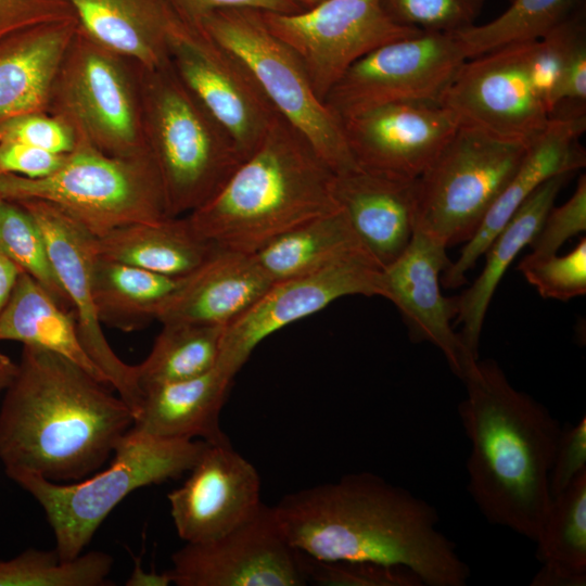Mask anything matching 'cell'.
Segmentation results:
<instances>
[{"label": "cell", "mask_w": 586, "mask_h": 586, "mask_svg": "<svg viewBox=\"0 0 586 586\" xmlns=\"http://www.w3.org/2000/svg\"><path fill=\"white\" fill-rule=\"evenodd\" d=\"M78 27L141 67L170 63L173 41L187 27L166 0H67Z\"/></svg>", "instance_id": "24"}, {"label": "cell", "mask_w": 586, "mask_h": 586, "mask_svg": "<svg viewBox=\"0 0 586 586\" xmlns=\"http://www.w3.org/2000/svg\"><path fill=\"white\" fill-rule=\"evenodd\" d=\"M458 406L471 453L468 489L485 519L536 540L552 496L549 473L561 424L517 390L494 360L473 361Z\"/></svg>", "instance_id": "3"}, {"label": "cell", "mask_w": 586, "mask_h": 586, "mask_svg": "<svg viewBox=\"0 0 586 586\" xmlns=\"http://www.w3.org/2000/svg\"><path fill=\"white\" fill-rule=\"evenodd\" d=\"M382 268L367 252L272 282L242 316L225 327L218 364L235 377L255 347L280 329L347 295L382 296Z\"/></svg>", "instance_id": "14"}, {"label": "cell", "mask_w": 586, "mask_h": 586, "mask_svg": "<svg viewBox=\"0 0 586 586\" xmlns=\"http://www.w3.org/2000/svg\"><path fill=\"white\" fill-rule=\"evenodd\" d=\"M446 246L415 231L404 253L382 269V296L393 302L410 328L415 341L434 344L460 379L476 359L466 349L451 321L458 315V296L441 292L440 277L450 265Z\"/></svg>", "instance_id": "20"}, {"label": "cell", "mask_w": 586, "mask_h": 586, "mask_svg": "<svg viewBox=\"0 0 586 586\" xmlns=\"http://www.w3.org/2000/svg\"><path fill=\"white\" fill-rule=\"evenodd\" d=\"M535 543L543 566L586 578V471L552 496Z\"/></svg>", "instance_id": "33"}, {"label": "cell", "mask_w": 586, "mask_h": 586, "mask_svg": "<svg viewBox=\"0 0 586 586\" xmlns=\"http://www.w3.org/2000/svg\"><path fill=\"white\" fill-rule=\"evenodd\" d=\"M555 111L545 130L532 141L518 168L500 192L480 227L466 242L458 258L442 273L446 288L466 282V273L484 254L491 241L520 205L545 181L585 166L579 138L586 129L585 106Z\"/></svg>", "instance_id": "21"}, {"label": "cell", "mask_w": 586, "mask_h": 586, "mask_svg": "<svg viewBox=\"0 0 586 586\" xmlns=\"http://www.w3.org/2000/svg\"><path fill=\"white\" fill-rule=\"evenodd\" d=\"M273 510L289 543L315 559L403 565L428 586H464L470 576L434 507L373 473L285 495Z\"/></svg>", "instance_id": "1"}, {"label": "cell", "mask_w": 586, "mask_h": 586, "mask_svg": "<svg viewBox=\"0 0 586 586\" xmlns=\"http://www.w3.org/2000/svg\"><path fill=\"white\" fill-rule=\"evenodd\" d=\"M0 250L59 306L72 313L37 222L20 203L5 199L0 202Z\"/></svg>", "instance_id": "36"}, {"label": "cell", "mask_w": 586, "mask_h": 586, "mask_svg": "<svg viewBox=\"0 0 586 586\" xmlns=\"http://www.w3.org/2000/svg\"><path fill=\"white\" fill-rule=\"evenodd\" d=\"M112 566V557L103 551L62 560L55 549L29 548L0 560V586H102L110 584Z\"/></svg>", "instance_id": "35"}, {"label": "cell", "mask_w": 586, "mask_h": 586, "mask_svg": "<svg viewBox=\"0 0 586 586\" xmlns=\"http://www.w3.org/2000/svg\"><path fill=\"white\" fill-rule=\"evenodd\" d=\"M467 60L454 33L422 30L356 61L331 88L324 104L342 123L388 103H441Z\"/></svg>", "instance_id": "11"}, {"label": "cell", "mask_w": 586, "mask_h": 586, "mask_svg": "<svg viewBox=\"0 0 586 586\" xmlns=\"http://www.w3.org/2000/svg\"><path fill=\"white\" fill-rule=\"evenodd\" d=\"M58 154L23 143H0V174L38 179L52 175L64 163Z\"/></svg>", "instance_id": "45"}, {"label": "cell", "mask_w": 586, "mask_h": 586, "mask_svg": "<svg viewBox=\"0 0 586 586\" xmlns=\"http://www.w3.org/2000/svg\"><path fill=\"white\" fill-rule=\"evenodd\" d=\"M415 183L360 167L334 176L339 207L382 269L404 253L415 233Z\"/></svg>", "instance_id": "22"}, {"label": "cell", "mask_w": 586, "mask_h": 586, "mask_svg": "<svg viewBox=\"0 0 586 586\" xmlns=\"http://www.w3.org/2000/svg\"><path fill=\"white\" fill-rule=\"evenodd\" d=\"M586 36L569 51L551 95V114L561 104L585 105Z\"/></svg>", "instance_id": "46"}, {"label": "cell", "mask_w": 586, "mask_h": 586, "mask_svg": "<svg viewBox=\"0 0 586 586\" xmlns=\"http://www.w3.org/2000/svg\"><path fill=\"white\" fill-rule=\"evenodd\" d=\"M569 177V174H563L548 179L520 205L486 247L485 265L480 276L458 295L455 324H461L459 335L473 358L479 359L483 322L500 279L521 250L530 245L537 234Z\"/></svg>", "instance_id": "27"}, {"label": "cell", "mask_w": 586, "mask_h": 586, "mask_svg": "<svg viewBox=\"0 0 586 586\" xmlns=\"http://www.w3.org/2000/svg\"><path fill=\"white\" fill-rule=\"evenodd\" d=\"M509 1H511V0H509Z\"/></svg>", "instance_id": "52"}, {"label": "cell", "mask_w": 586, "mask_h": 586, "mask_svg": "<svg viewBox=\"0 0 586 586\" xmlns=\"http://www.w3.org/2000/svg\"><path fill=\"white\" fill-rule=\"evenodd\" d=\"M359 252L367 251L344 212L337 208L288 230L253 255L268 278L276 282Z\"/></svg>", "instance_id": "31"}, {"label": "cell", "mask_w": 586, "mask_h": 586, "mask_svg": "<svg viewBox=\"0 0 586 586\" xmlns=\"http://www.w3.org/2000/svg\"><path fill=\"white\" fill-rule=\"evenodd\" d=\"M0 341H16L60 354L110 385L85 351L74 315L59 306L24 271L18 275L11 296L0 313Z\"/></svg>", "instance_id": "29"}, {"label": "cell", "mask_w": 586, "mask_h": 586, "mask_svg": "<svg viewBox=\"0 0 586 586\" xmlns=\"http://www.w3.org/2000/svg\"><path fill=\"white\" fill-rule=\"evenodd\" d=\"M493 21L455 31L468 59L508 44L537 40L582 9V0H511Z\"/></svg>", "instance_id": "34"}, {"label": "cell", "mask_w": 586, "mask_h": 586, "mask_svg": "<svg viewBox=\"0 0 586 586\" xmlns=\"http://www.w3.org/2000/svg\"><path fill=\"white\" fill-rule=\"evenodd\" d=\"M21 269L0 250V313L9 301Z\"/></svg>", "instance_id": "47"}, {"label": "cell", "mask_w": 586, "mask_h": 586, "mask_svg": "<svg viewBox=\"0 0 586 586\" xmlns=\"http://www.w3.org/2000/svg\"><path fill=\"white\" fill-rule=\"evenodd\" d=\"M301 552V551H300ZM307 582L329 586H424L410 569L370 561H324L301 552Z\"/></svg>", "instance_id": "38"}, {"label": "cell", "mask_w": 586, "mask_h": 586, "mask_svg": "<svg viewBox=\"0 0 586 586\" xmlns=\"http://www.w3.org/2000/svg\"><path fill=\"white\" fill-rule=\"evenodd\" d=\"M199 30L239 60L277 114L308 140L335 175L358 168L342 123L317 95L296 55L266 27L262 11L218 10Z\"/></svg>", "instance_id": "8"}, {"label": "cell", "mask_w": 586, "mask_h": 586, "mask_svg": "<svg viewBox=\"0 0 586 586\" xmlns=\"http://www.w3.org/2000/svg\"><path fill=\"white\" fill-rule=\"evenodd\" d=\"M0 143H23L58 154L76 145L72 130L48 113H28L0 123Z\"/></svg>", "instance_id": "41"}, {"label": "cell", "mask_w": 586, "mask_h": 586, "mask_svg": "<svg viewBox=\"0 0 586 586\" xmlns=\"http://www.w3.org/2000/svg\"><path fill=\"white\" fill-rule=\"evenodd\" d=\"M201 440L164 438L131 428L119 441L110 467L72 484L26 470L7 475L42 507L62 560L82 553L110 512L132 491L189 472L206 448Z\"/></svg>", "instance_id": "6"}, {"label": "cell", "mask_w": 586, "mask_h": 586, "mask_svg": "<svg viewBox=\"0 0 586 586\" xmlns=\"http://www.w3.org/2000/svg\"><path fill=\"white\" fill-rule=\"evenodd\" d=\"M234 375L218 362L208 371L181 381L146 387L133 415L132 428L164 438H199L230 443L219 417Z\"/></svg>", "instance_id": "25"}, {"label": "cell", "mask_w": 586, "mask_h": 586, "mask_svg": "<svg viewBox=\"0 0 586 586\" xmlns=\"http://www.w3.org/2000/svg\"><path fill=\"white\" fill-rule=\"evenodd\" d=\"M162 324L150 354L135 366L141 392L200 375L219 359L225 327L192 322Z\"/></svg>", "instance_id": "32"}, {"label": "cell", "mask_w": 586, "mask_h": 586, "mask_svg": "<svg viewBox=\"0 0 586 586\" xmlns=\"http://www.w3.org/2000/svg\"><path fill=\"white\" fill-rule=\"evenodd\" d=\"M169 584L173 583L168 571L163 573L146 572L142 570L139 560H136L133 571L126 582L127 586H167Z\"/></svg>", "instance_id": "48"}, {"label": "cell", "mask_w": 586, "mask_h": 586, "mask_svg": "<svg viewBox=\"0 0 586 586\" xmlns=\"http://www.w3.org/2000/svg\"><path fill=\"white\" fill-rule=\"evenodd\" d=\"M76 20L67 0H0V41L20 31Z\"/></svg>", "instance_id": "42"}, {"label": "cell", "mask_w": 586, "mask_h": 586, "mask_svg": "<svg viewBox=\"0 0 586 586\" xmlns=\"http://www.w3.org/2000/svg\"><path fill=\"white\" fill-rule=\"evenodd\" d=\"M527 146L459 125L437 157L416 179L415 231L446 247L468 242Z\"/></svg>", "instance_id": "10"}, {"label": "cell", "mask_w": 586, "mask_h": 586, "mask_svg": "<svg viewBox=\"0 0 586 586\" xmlns=\"http://www.w3.org/2000/svg\"><path fill=\"white\" fill-rule=\"evenodd\" d=\"M17 362L0 351V395L3 393L15 377Z\"/></svg>", "instance_id": "49"}, {"label": "cell", "mask_w": 586, "mask_h": 586, "mask_svg": "<svg viewBox=\"0 0 586 586\" xmlns=\"http://www.w3.org/2000/svg\"><path fill=\"white\" fill-rule=\"evenodd\" d=\"M0 194L11 201L49 202L93 237L169 217L150 155L113 156L84 142H76L62 166L48 177L0 174Z\"/></svg>", "instance_id": "7"}, {"label": "cell", "mask_w": 586, "mask_h": 586, "mask_svg": "<svg viewBox=\"0 0 586 586\" xmlns=\"http://www.w3.org/2000/svg\"><path fill=\"white\" fill-rule=\"evenodd\" d=\"M534 44L535 40L508 44L468 59L441 104L459 125L530 144L550 119L533 76Z\"/></svg>", "instance_id": "13"}, {"label": "cell", "mask_w": 586, "mask_h": 586, "mask_svg": "<svg viewBox=\"0 0 586 586\" xmlns=\"http://www.w3.org/2000/svg\"><path fill=\"white\" fill-rule=\"evenodd\" d=\"M586 230V177L578 179L574 193L560 206H552L540 229L530 243L532 257H546L558 250L572 237Z\"/></svg>", "instance_id": "40"}, {"label": "cell", "mask_w": 586, "mask_h": 586, "mask_svg": "<svg viewBox=\"0 0 586 586\" xmlns=\"http://www.w3.org/2000/svg\"><path fill=\"white\" fill-rule=\"evenodd\" d=\"M298 2L304 9H309L318 3H320L323 0H295Z\"/></svg>", "instance_id": "50"}, {"label": "cell", "mask_w": 586, "mask_h": 586, "mask_svg": "<svg viewBox=\"0 0 586 586\" xmlns=\"http://www.w3.org/2000/svg\"><path fill=\"white\" fill-rule=\"evenodd\" d=\"M183 484L167 495L178 536L186 543L217 539L259 510L260 477L230 443L207 444Z\"/></svg>", "instance_id": "19"}, {"label": "cell", "mask_w": 586, "mask_h": 586, "mask_svg": "<svg viewBox=\"0 0 586 586\" xmlns=\"http://www.w3.org/2000/svg\"><path fill=\"white\" fill-rule=\"evenodd\" d=\"M109 384L54 352L23 345L0 407V461L52 482L94 473L133 425Z\"/></svg>", "instance_id": "2"}, {"label": "cell", "mask_w": 586, "mask_h": 586, "mask_svg": "<svg viewBox=\"0 0 586 586\" xmlns=\"http://www.w3.org/2000/svg\"><path fill=\"white\" fill-rule=\"evenodd\" d=\"M178 18L190 29L199 30L202 21L224 9L246 8L264 12L296 13L305 10L295 0H166Z\"/></svg>", "instance_id": "44"}, {"label": "cell", "mask_w": 586, "mask_h": 586, "mask_svg": "<svg viewBox=\"0 0 586 586\" xmlns=\"http://www.w3.org/2000/svg\"><path fill=\"white\" fill-rule=\"evenodd\" d=\"M78 29L76 20L36 26L0 41V123L48 113L51 90Z\"/></svg>", "instance_id": "26"}, {"label": "cell", "mask_w": 586, "mask_h": 586, "mask_svg": "<svg viewBox=\"0 0 586 586\" xmlns=\"http://www.w3.org/2000/svg\"><path fill=\"white\" fill-rule=\"evenodd\" d=\"M271 283L253 254L218 249L184 277L161 308L157 320L227 327L247 311Z\"/></svg>", "instance_id": "23"}, {"label": "cell", "mask_w": 586, "mask_h": 586, "mask_svg": "<svg viewBox=\"0 0 586 586\" xmlns=\"http://www.w3.org/2000/svg\"><path fill=\"white\" fill-rule=\"evenodd\" d=\"M519 270L545 298L569 301L586 293V240L568 254L546 257L526 255Z\"/></svg>", "instance_id": "37"}, {"label": "cell", "mask_w": 586, "mask_h": 586, "mask_svg": "<svg viewBox=\"0 0 586 586\" xmlns=\"http://www.w3.org/2000/svg\"><path fill=\"white\" fill-rule=\"evenodd\" d=\"M586 471V418L561 428L552 466L549 473L551 496L564 491L581 473Z\"/></svg>", "instance_id": "43"}, {"label": "cell", "mask_w": 586, "mask_h": 586, "mask_svg": "<svg viewBox=\"0 0 586 586\" xmlns=\"http://www.w3.org/2000/svg\"><path fill=\"white\" fill-rule=\"evenodd\" d=\"M342 126L358 167L415 180L445 148L459 122L441 103L398 102L348 117Z\"/></svg>", "instance_id": "18"}, {"label": "cell", "mask_w": 586, "mask_h": 586, "mask_svg": "<svg viewBox=\"0 0 586 586\" xmlns=\"http://www.w3.org/2000/svg\"><path fill=\"white\" fill-rule=\"evenodd\" d=\"M15 202L33 216L44 238L85 351L135 413L142 394L135 365L126 364L112 349L93 301V235L49 202L36 199Z\"/></svg>", "instance_id": "17"}, {"label": "cell", "mask_w": 586, "mask_h": 586, "mask_svg": "<svg viewBox=\"0 0 586 586\" xmlns=\"http://www.w3.org/2000/svg\"><path fill=\"white\" fill-rule=\"evenodd\" d=\"M335 174L279 115L217 193L188 216L219 249L254 254L288 230L339 207Z\"/></svg>", "instance_id": "4"}, {"label": "cell", "mask_w": 586, "mask_h": 586, "mask_svg": "<svg viewBox=\"0 0 586 586\" xmlns=\"http://www.w3.org/2000/svg\"><path fill=\"white\" fill-rule=\"evenodd\" d=\"M138 72L145 142L167 214L189 215L217 193L243 157L171 62L152 69L138 65Z\"/></svg>", "instance_id": "5"}, {"label": "cell", "mask_w": 586, "mask_h": 586, "mask_svg": "<svg viewBox=\"0 0 586 586\" xmlns=\"http://www.w3.org/2000/svg\"><path fill=\"white\" fill-rule=\"evenodd\" d=\"M48 114L63 122L76 142L105 154L150 155L138 65L95 42L79 27L54 79Z\"/></svg>", "instance_id": "9"}, {"label": "cell", "mask_w": 586, "mask_h": 586, "mask_svg": "<svg viewBox=\"0 0 586 586\" xmlns=\"http://www.w3.org/2000/svg\"><path fill=\"white\" fill-rule=\"evenodd\" d=\"M262 16L296 55L323 102L356 61L384 43L422 31L395 23L381 0H323L301 12L262 11Z\"/></svg>", "instance_id": "12"}, {"label": "cell", "mask_w": 586, "mask_h": 586, "mask_svg": "<svg viewBox=\"0 0 586 586\" xmlns=\"http://www.w3.org/2000/svg\"><path fill=\"white\" fill-rule=\"evenodd\" d=\"M168 570L178 586H303L301 552L286 539L273 507L209 542L186 543Z\"/></svg>", "instance_id": "15"}, {"label": "cell", "mask_w": 586, "mask_h": 586, "mask_svg": "<svg viewBox=\"0 0 586 586\" xmlns=\"http://www.w3.org/2000/svg\"><path fill=\"white\" fill-rule=\"evenodd\" d=\"M2 200H3V199H2V196H1V194H0V202H1Z\"/></svg>", "instance_id": "51"}, {"label": "cell", "mask_w": 586, "mask_h": 586, "mask_svg": "<svg viewBox=\"0 0 586 586\" xmlns=\"http://www.w3.org/2000/svg\"><path fill=\"white\" fill-rule=\"evenodd\" d=\"M184 277H169L95 254L92 294L102 324L124 332L145 328L181 285Z\"/></svg>", "instance_id": "30"}, {"label": "cell", "mask_w": 586, "mask_h": 586, "mask_svg": "<svg viewBox=\"0 0 586 586\" xmlns=\"http://www.w3.org/2000/svg\"><path fill=\"white\" fill-rule=\"evenodd\" d=\"M170 62L245 160L278 116L246 68L204 33L190 28L173 41Z\"/></svg>", "instance_id": "16"}, {"label": "cell", "mask_w": 586, "mask_h": 586, "mask_svg": "<svg viewBox=\"0 0 586 586\" xmlns=\"http://www.w3.org/2000/svg\"><path fill=\"white\" fill-rule=\"evenodd\" d=\"M381 3L402 26L455 33L475 24L485 0H381Z\"/></svg>", "instance_id": "39"}, {"label": "cell", "mask_w": 586, "mask_h": 586, "mask_svg": "<svg viewBox=\"0 0 586 586\" xmlns=\"http://www.w3.org/2000/svg\"><path fill=\"white\" fill-rule=\"evenodd\" d=\"M98 256L169 277H186L219 247L201 235L188 216L133 224L93 237Z\"/></svg>", "instance_id": "28"}]
</instances>
